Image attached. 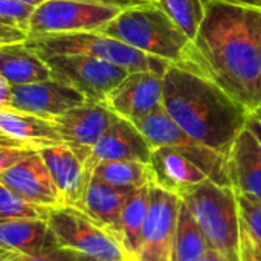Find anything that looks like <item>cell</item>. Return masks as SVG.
Wrapping results in <instances>:
<instances>
[{"label": "cell", "mask_w": 261, "mask_h": 261, "mask_svg": "<svg viewBox=\"0 0 261 261\" xmlns=\"http://www.w3.org/2000/svg\"><path fill=\"white\" fill-rule=\"evenodd\" d=\"M5 261H18V254H12L11 257H8Z\"/></svg>", "instance_id": "cell-41"}, {"label": "cell", "mask_w": 261, "mask_h": 261, "mask_svg": "<svg viewBox=\"0 0 261 261\" xmlns=\"http://www.w3.org/2000/svg\"><path fill=\"white\" fill-rule=\"evenodd\" d=\"M28 38V32L0 21V43H23Z\"/></svg>", "instance_id": "cell-32"}, {"label": "cell", "mask_w": 261, "mask_h": 261, "mask_svg": "<svg viewBox=\"0 0 261 261\" xmlns=\"http://www.w3.org/2000/svg\"><path fill=\"white\" fill-rule=\"evenodd\" d=\"M34 12V6L17 0H0V21L20 28L28 32V23Z\"/></svg>", "instance_id": "cell-29"}, {"label": "cell", "mask_w": 261, "mask_h": 261, "mask_svg": "<svg viewBox=\"0 0 261 261\" xmlns=\"http://www.w3.org/2000/svg\"><path fill=\"white\" fill-rule=\"evenodd\" d=\"M0 185L34 205L46 208L63 206L58 188L38 151L2 173Z\"/></svg>", "instance_id": "cell-14"}, {"label": "cell", "mask_w": 261, "mask_h": 261, "mask_svg": "<svg viewBox=\"0 0 261 261\" xmlns=\"http://www.w3.org/2000/svg\"><path fill=\"white\" fill-rule=\"evenodd\" d=\"M24 44L40 58L50 55H89L121 66L128 72L148 70L165 75L170 66H173L162 58L147 55L98 31L29 34Z\"/></svg>", "instance_id": "cell-4"}, {"label": "cell", "mask_w": 261, "mask_h": 261, "mask_svg": "<svg viewBox=\"0 0 261 261\" xmlns=\"http://www.w3.org/2000/svg\"><path fill=\"white\" fill-rule=\"evenodd\" d=\"M41 60L52 80L78 90L87 101L106 102L109 93L130 73L121 66L89 55H50Z\"/></svg>", "instance_id": "cell-8"}, {"label": "cell", "mask_w": 261, "mask_h": 261, "mask_svg": "<svg viewBox=\"0 0 261 261\" xmlns=\"http://www.w3.org/2000/svg\"><path fill=\"white\" fill-rule=\"evenodd\" d=\"M11 90L12 86L3 76H0V110L11 109Z\"/></svg>", "instance_id": "cell-34"}, {"label": "cell", "mask_w": 261, "mask_h": 261, "mask_svg": "<svg viewBox=\"0 0 261 261\" xmlns=\"http://www.w3.org/2000/svg\"><path fill=\"white\" fill-rule=\"evenodd\" d=\"M162 106L184 132L225 156L251 115L211 78L176 64L164 75Z\"/></svg>", "instance_id": "cell-2"}, {"label": "cell", "mask_w": 261, "mask_h": 261, "mask_svg": "<svg viewBox=\"0 0 261 261\" xmlns=\"http://www.w3.org/2000/svg\"><path fill=\"white\" fill-rule=\"evenodd\" d=\"M252 115H254L258 121H261V107L260 109H257V110H254V112H252Z\"/></svg>", "instance_id": "cell-40"}, {"label": "cell", "mask_w": 261, "mask_h": 261, "mask_svg": "<svg viewBox=\"0 0 261 261\" xmlns=\"http://www.w3.org/2000/svg\"><path fill=\"white\" fill-rule=\"evenodd\" d=\"M132 261H135V260H132Z\"/></svg>", "instance_id": "cell-46"}, {"label": "cell", "mask_w": 261, "mask_h": 261, "mask_svg": "<svg viewBox=\"0 0 261 261\" xmlns=\"http://www.w3.org/2000/svg\"><path fill=\"white\" fill-rule=\"evenodd\" d=\"M0 133L35 151L63 144L54 122L14 109L0 110Z\"/></svg>", "instance_id": "cell-21"}, {"label": "cell", "mask_w": 261, "mask_h": 261, "mask_svg": "<svg viewBox=\"0 0 261 261\" xmlns=\"http://www.w3.org/2000/svg\"><path fill=\"white\" fill-rule=\"evenodd\" d=\"M17 2H21V3H24V5H29V6H38L40 3H43L44 0H17Z\"/></svg>", "instance_id": "cell-39"}, {"label": "cell", "mask_w": 261, "mask_h": 261, "mask_svg": "<svg viewBox=\"0 0 261 261\" xmlns=\"http://www.w3.org/2000/svg\"><path fill=\"white\" fill-rule=\"evenodd\" d=\"M0 44H3V43H0Z\"/></svg>", "instance_id": "cell-45"}, {"label": "cell", "mask_w": 261, "mask_h": 261, "mask_svg": "<svg viewBox=\"0 0 261 261\" xmlns=\"http://www.w3.org/2000/svg\"><path fill=\"white\" fill-rule=\"evenodd\" d=\"M61 248L43 219H15L0 223V252L38 255Z\"/></svg>", "instance_id": "cell-19"}, {"label": "cell", "mask_w": 261, "mask_h": 261, "mask_svg": "<svg viewBox=\"0 0 261 261\" xmlns=\"http://www.w3.org/2000/svg\"><path fill=\"white\" fill-rule=\"evenodd\" d=\"M154 182L161 188L180 196L185 190L208 180V176L173 147L151 150L150 161Z\"/></svg>", "instance_id": "cell-20"}, {"label": "cell", "mask_w": 261, "mask_h": 261, "mask_svg": "<svg viewBox=\"0 0 261 261\" xmlns=\"http://www.w3.org/2000/svg\"><path fill=\"white\" fill-rule=\"evenodd\" d=\"M0 147H23V148H28V147H24L21 142H18V141H15V139H11L9 136H6V135H3V133H0ZM32 150V148H31Z\"/></svg>", "instance_id": "cell-37"}, {"label": "cell", "mask_w": 261, "mask_h": 261, "mask_svg": "<svg viewBox=\"0 0 261 261\" xmlns=\"http://www.w3.org/2000/svg\"><path fill=\"white\" fill-rule=\"evenodd\" d=\"M12 254H14V252H8V254L2 255V257H0V261H5V260H6V258H8V257H11Z\"/></svg>", "instance_id": "cell-42"}, {"label": "cell", "mask_w": 261, "mask_h": 261, "mask_svg": "<svg viewBox=\"0 0 261 261\" xmlns=\"http://www.w3.org/2000/svg\"><path fill=\"white\" fill-rule=\"evenodd\" d=\"M211 249L239 261V200L232 187L213 180L197 184L180 194Z\"/></svg>", "instance_id": "cell-5"}, {"label": "cell", "mask_w": 261, "mask_h": 261, "mask_svg": "<svg viewBox=\"0 0 261 261\" xmlns=\"http://www.w3.org/2000/svg\"><path fill=\"white\" fill-rule=\"evenodd\" d=\"M239 261H261V202L237 194Z\"/></svg>", "instance_id": "cell-23"}, {"label": "cell", "mask_w": 261, "mask_h": 261, "mask_svg": "<svg viewBox=\"0 0 261 261\" xmlns=\"http://www.w3.org/2000/svg\"><path fill=\"white\" fill-rule=\"evenodd\" d=\"M121 11L78 0H44L34 8L28 23V35L99 31Z\"/></svg>", "instance_id": "cell-9"}, {"label": "cell", "mask_w": 261, "mask_h": 261, "mask_svg": "<svg viewBox=\"0 0 261 261\" xmlns=\"http://www.w3.org/2000/svg\"><path fill=\"white\" fill-rule=\"evenodd\" d=\"M92 176L119 188H141L154 182L151 165L138 161L98 162Z\"/></svg>", "instance_id": "cell-26"}, {"label": "cell", "mask_w": 261, "mask_h": 261, "mask_svg": "<svg viewBox=\"0 0 261 261\" xmlns=\"http://www.w3.org/2000/svg\"><path fill=\"white\" fill-rule=\"evenodd\" d=\"M210 245L194 220L193 214L182 202L173 239L171 261H194L210 251Z\"/></svg>", "instance_id": "cell-25"}, {"label": "cell", "mask_w": 261, "mask_h": 261, "mask_svg": "<svg viewBox=\"0 0 261 261\" xmlns=\"http://www.w3.org/2000/svg\"><path fill=\"white\" fill-rule=\"evenodd\" d=\"M116 118L118 115L106 102L86 101L55 118L52 122L63 142L67 144L84 164L95 168L90 161L92 148Z\"/></svg>", "instance_id": "cell-11"}, {"label": "cell", "mask_w": 261, "mask_h": 261, "mask_svg": "<svg viewBox=\"0 0 261 261\" xmlns=\"http://www.w3.org/2000/svg\"><path fill=\"white\" fill-rule=\"evenodd\" d=\"M133 124L144 135L151 150L158 147H173L196 164L210 180L219 185L231 187L228 156L217 153L216 150L191 138L171 119L164 106Z\"/></svg>", "instance_id": "cell-6"}, {"label": "cell", "mask_w": 261, "mask_h": 261, "mask_svg": "<svg viewBox=\"0 0 261 261\" xmlns=\"http://www.w3.org/2000/svg\"><path fill=\"white\" fill-rule=\"evenodd\" d=\"M35 150L23 147H0V174L32 154Z\"/></svg>", "instance_id": "cell-31"}, {"label": "cell", "mask_w": 261, "mask_h": 261, "mask_svg": "<svg viewBox=\"0 0 261 261\" xmlns=\"http://www.w3.org/2000/svg\"><path fill=\"white\" fill-rule=\"evenodd\" d=\"M151 185V184H150ZM150 185L136 188L122 208L121 214V245L128 255L130 261L136 260L139 246H141V234L144 220L147 216L148 199H150Z\"/></svg>", "instance_id": "cell-24"}, {"label": "cell", "mask_w": 261, "mask_h": 261, "mask_svg": "<svg viewBox=\"0 0 261 261\" xmlns=\"http://www.w3.org/2000/svg\"><path fill=\"white\" fill-rule=\"evenodd\" d=\"M228 3H236V5H245V6H255L261 8V0H222Z\"/></svg>", "instance_id": "cell-38"}, {"label": "cell", "mask_w": 261, "mask_h": 261, "mask_svg": "<svg viewBox=\"0 0 261 261\" xmlns=\"http://www.w3.org/2000/svg\"><path fill=\"white\" fill-rule=\"evenodd\" d=\"M246 127L255 135V138L258 139V142L261 144V121H258L252 113L249 115V119H248V122H246Z\"/></svg>", "instance_id": "cell-36"}, {"label": "cell", "mask_w": 261, "mask_h": 261, "mask_svg": "<svg viewBox=\"0 0 261 261\" xmlns=\"http://www.w3.org/2000/svg\"><path fill=\"white\" fill-rule=\"evenodd\" d=\"M5 254H8V252H0V257H2V255H5Z\"/></svg>", "instance_id": "cell-44"}, {"label": "cell", "mask_w": 261, "mask_h": 261, "mask_svg": "<svg viewBox=\"0 0 261 261\" xmlns=\"http://www.w3.org/2000/svg\"><path fill=\"white\" fill-rule=\"evenodd\" d=\"M50 208L26 202L15 193L0 185V223L15 219H47Z\"/></svg>", "instance_id": "cell-28"}, {"label": "cell", "mask_w": 261, "mask_h": 261, "mask_svg": "<svg viewBox=\"0 0 261 261\" xmlns=\"http://www.w3.org/2000/svg\"><path fill=\"white\" fill-rule=\"evenodd\" d=\"M84 254L67 248H57L38 255H18V261H83Z\"/></svg>", "instance_id": "cell-30"}, {"label": "cell", "mask_w": 261, "mask_h": 261, "mask_svg": "<svg viewBox=\"0 0 261 261\" xmlns=\"http://www.w3.org/2000/svg\"><path fill=\"white\" fill-rule=\"evenodd\" d=\"M228 168L236 193L261 202V144L248 127L239 135L229 151Z\"/></svg>", "instance_id": "cell-18"}, {"label": "cell", "mask_w": 261, "mask_h": 261, "mask_svg": "<svg viewBox=\"0 0 261 261\" xmlns=\"http://www.w3.org/2000/svg\"><path fill=\"white\" fill-rule=\"evenodd\" d=\"M180 196L150 185L147 216L141 234V246L135 261H171V248L177 225Z\"/></svg>", "instance_id": "cell-10"}, {"label": "cell", "mask_w": 261, "mask_h": 261, "mask_svg": "<svg viewBox=\"0 0 261 261\" xmlns=\"http://www.w3.org/2000/svg\"><path fill=\"white\" fill-rule=\"evenodd\" d=\"M136 188H119L92 176L84 196L76 206L98 226L121 243V214L125 200Z\"/></svg>", "instance_id": "cell-17"}, {"label": "cell", "mask_w": 261, "mask_h": 261, "mask_svg": "<svg viewBox=\"0 0 261 261\" xmlns=\"http://www.w3.org/2000/svg\"><path fill=\"white\" fill-rule=\"evenodd\" d=\"M194 261H232L231 258H228L226 255L220 254L219 251L216 249H210L206 254H203L202 257H199L197 260Z\"/></svg>", "instance_id": "cell-35"}, {"label": "cell", "mask_w": 261, "mask_h": 261, "mask_svg": "<svg viewBox=\"0 0 261 261\" xmlns=\"http://www.w3.org/2000/svg\"><path fill=\"white\" fill-rule=\"evenodd\" d=\"M205 76L251 113L261 107V8L211 0L194 38Z\"/></svg>", "instance_id": "cell-1"}, {"label": "cell", "mask_w": 261, "mask_h": 261, "mask_svg": "<svg viewBox=\"0 0 261 261\" xmlns=\"http://www.w3.org/2000/svg\"><path fill=\"white\" fill-rule=\"evenodd\" d=\"M46 222L61 248L101 261H130L112 234L75 206L50 208Z\"/></svg>", "instance_id": "cell-7"}, {"label": "cell", "mask_w": 261, "mask_h": 261, "mask_svg": "<svg viewBox=\"0 0 261 261\" xmlns=\"http://www.w3.org/2000/svg\"><path fill=\"white\" fill-rule=\"evenodd\" d=\"M61 196L63 206H78L92 179L93 167L84 164L67 144L38 150Z\"/></svg>", "instance_id": "cell-15"}, {"label": "cell", "mask_w": 261, "mask_h": 261, "mask_svg": "<svg viewBox=\"0 0 261 261\" xmlns=\"http://www.w3.org/2000/svg\"><path fill=\"white\" fill-rule=\"evenodd\" d=\"M83 261H101V260H96V258H92V257H89V255H84V257H83Z\"/></svg>", "instance_id": "cell-43"}, {"label": "cell", "mask_w": 261, "mask_h": 261, "mask_svg": "<svg viewBox=\"0 0 261 261\" xmlns=\"http://www.w3.org/2000/svg\"><path fill=\"white\" fill-rule=\"evenodd\" d=\"M98 32L147 55L205 75L194 41L154 2L122 9Z\"/></svg>", "instance_id": "cell-3"}, {"label": "cell", "mask_w": 261, "mask_h": 261, "mask_svg": "<svg viewBox=\"0 0 261 261\" xmlns=\"http://www.w3.org/2000/svg\"><path fill=\"white\" fill-rule=\"evenodd\" d=\"M154 2L193 41L211 0H151Z\"/></svg>", "instance_id": "cell-27"}, {"label": "cell", "mask_w": 261, "mask_h": 261, "mask_svg": "<svg viewBox=\"0 0 261 261\" xmlns=\"http://www.w3.org/2000/svg\"><path fill=\"white\" fill-rule=\"evenodd\" d=\"M0 76L11 86L50 80L46 63L23 43L0 44Z\"/></svg>", "instance_id": "cell-22"}, {"label": "cell", "mask_w": 261, "mask_h": 261, "mask_svg": "<svg viewBox=\"0 0 261 261\" xmlns=\"http://www.w3.org/2000/svg\"><path fill=\"white\" fill-rule=\"evenodd\" d=\"M86 101L78 90L52 78L40 83L12 86L11 90V109L35 115L50 122Z\"/></svg>", "instance_id": "cell-13"}, {"label": "cell", "mask_w": 261, "mask_h": 261, "mask_svg": "<svg viewBox=\"0 0 261 261\" xmlns=\"http://www.w3.org/2000/svg\"><path fill=\"white\" fill-rule=\"evenodd\" d=\"M78 2H86V3H95V5H104V6H113L119 9H127L132 6L138 5H145L151 0H78Z\"/></svg>", "instance_id": "cell-33"}, {"label": "cell", "mask_w": 261, "mask_h": 261, "mask_svg": "<svg viewBox=\"0 0 261 261\" xmlns=\"http://www.w3.org/2000/svg\"><path fill=\"white\" fill-rule=\"evenodd\" d=\"M90 161L93 165L106 161H138L150 164L151 147L132 121L118 116L93 145Z\"/></svg>", "instance_id": "cell-16"}, {"label": "cell", "mask_w": 261, "mask_h": 261, "mask_svg": "<svg viewBox=\"0 0 261 261\" xmlns=\"http://www.w3.org/2000/svg\"><path fill=\"white\" fill-rule=\"evenodd\" d=\"M164 75L138 70L130 72L106 98V104L121 118L132 122L162 107Z\"/></svg>", "instance_id": "cell-12"}]
</instances>
